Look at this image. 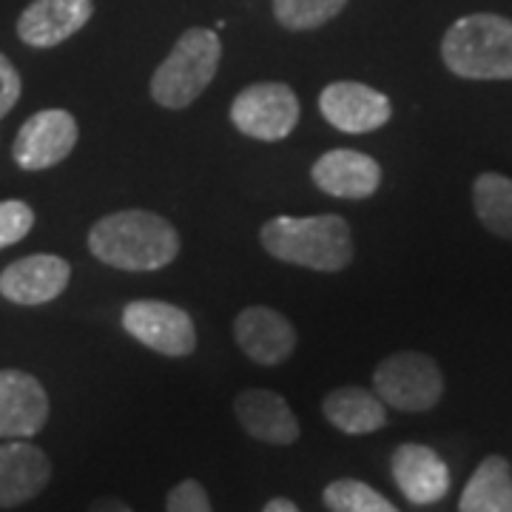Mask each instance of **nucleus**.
<instances>
[{
  "label": "nucleus",
  "instance_id": "nucleus-23",
  "mask_svg": "<svg viewBox=\"0 0 512 512\" xmlns=\"http://www.w3.org/2000/svg\"><path fill=\"white\" fill-rule=\"evenodd\" d=\"M35 228V211L23 200L0 202V248H9Z\"/></svg>",
  "mask_w": 512,
  "mask_h": 512
},
{
  "label": "nucleus",
  "instance_id": "nucleus-26",
  "mask_svg": "<svg viewBox=\"0 0 512 512\" xmlns=\"http://www.w3.org/2000/svg\"><path fill=\"white\" fill-rule=\"evenodd\" d=\"M89 512H134L128 507L126 501H120V498H97Z\"/></svg>",
  "mask_w": 512,
  "mask_h": 512
},
{
  "label": "nucleus",
  "instance_id": "nucleus-14",
  "mask_svg": "<svg viewBox=\"0 0 512 512\" xmlns=\"http://www.w3.org/2000/svg\"><path fill=\"white\" fill-rule=\"evenodd\" d=\"M92 15V0H32L18 18V37L32 49H52L77 35Z\"/></svg>",
  "mask_w": 512,
  "mask_h": 512
},
{
  "label": "nucleus",
  "instance_id": "nucleus-5",
  "mask_svg": "<svg viewBox=\"0 0 512 512\" xmlns=\"http://www.w3.org/2000/svg\"><path fill=\"white\" fill-rule=\"evenodd\" d=\"M373 393L399 413H427L444 396V376L427 353L399 350L376 365Z\"/></svg>",
  "mask_w": 512,
  "mask_h": 512
},
{
  "label": "nucleus",
  "instance_id": "nucleus-9",
  "mask_svg": "<svg viewBox=\"0 0 512 512\" xmlns=\"http://www.w3.org/2000/svg\"><path fill=\"white\" fill-rule=\"evenodd\" d=\"M319 111L330 126L345 134H370L376 128L387 126L393 106L387 94L370 89L356 80L330 83L319 94Z\"/></svg>",
  "mask_w": 512,
  "mask_h": 512
},
{
  "label": "nucleus",
  "instance_id": "nucleus-20",
  "mask_svg": "<svg viewBox=\"0 0 512 512\" xmlns=\"http://www.w3.org/2000/svg\"><path fill=\"white\" fill-rule=\"evenodd\" d=\"M473 205L481 225L501 239H512V180L504 174H478L473 183Z\"/></svg>",
  "mask_w": 512,
  "mask_h": 512
},
{
  "label": "nucleus",
  "instance_id": "nucleus-19",
  "mask_svg": "<svg viewBox=\"0 0 512 512\" xmlns=\"http://www.w3.org/2000/svg\"><path fill=\"white\" fill-rule=\"evenodd\" d=\"M458 512H512V467L504 456H487L458 498Z\"/></svg>",
  "mask_w": 512,
  "mask_h": 512
},
{
  "label": "nucleus",
  "instance_id": "nucleus-1",
  "mask_svg": "<svg viewBox=\"0 0 512 512\" xmlns=\"http://www.w3.org/2000/svg\"><path fill=\"white\" fill-rule=\"evenodd\" d=\"M89 251L109 268L128 274H148L177 259L180 234L171 222L154 211L126 208L94 222L89 231Z\"/></svg>",
  "mask_w": 512,
  "mask_h": 512
},
{
  "label": "nucleus",
  "instance_id": "nucleus-15",
  "mask_svg": "<svg viewBox=\"0 0 512 512\" xmlns=\"http://www.w3.org/2000/svg\"><path fill=\"white\" fill-rule=\"evenodd\" d=\"M390 473L410 504L430 507L450 493V470L427 444H402L390 458Z\"/></svg>",
  "mask_w": 512,
  "mask_h": 512
},
{
  "label": "nucleus",
  "instance_id": "nucleus-24",
  "mask_svg": "<svg viewBox=\"0 0 512 512\" xmlns=\"http://www.w3.org/2000/svg\"><path fill=\"white\" fill-rule=\"evenodd\" d=\"M165 512H214L211 510V498L205 493L200 481L185 478L180 481L168 498H165Z\"/></svg>",
  "mask_w": 512,
  "mask_h": 512
},
{
  "label": "nucleus",
  "instance_id": "nucleus-11",
  "mask_svg": "<svg viewBox=\"0 0 512 512\" xmlns=\"http://www.w3.org/2000/svg\"><path fill=\"white\" fill-rule=\"evenodd\" d=\"M72 265L57 254H32L0 274V296L15 305H46L66 291Z\"/></svg>",
  "mask_w": 512,
  "mask_h": 512
},
{
  "label": "nucleus",
  "instance_id": "nucleus-12",
  "mask_svg": "<svg viewBox=\"0 0 512 512\" xmlns=\"http://www.w3.org/2000/svg\"><path fill=\"white\" fill-rule=\"evenodd\" d=\"M234 339L242 353L262 367H276L288 362L296 350V330L274 308L251 305L234 319Z\"/></svg>",
  "mask_w": 512,
  "mask_h": 512
},
{
  "label": "nucleus",
  "instance_id": "nucleus-17",
  "mask_svg": "<svg viewBox=\"0 0 512 512\" xmlns=\"http://www.w3.org/2000/svg\"><path fill=\"white\" fill-rule=\"evenodd\" d=\"M234 413L242 430L256 441L288 447L299 439V421L293 416L291 404L274 390H242L234 399Z\"/></svg>",
  "mask_w": 512,
  "mask_h": 512
},
{
  "label": "nucleus",
  "instance_id": "nucleus-4",
  "mask_svg": "<svg viewBox=\"0 0 512 512\" xmlns=\"http://www.w3.org/2000/svg\"><path fill=\"white\" fill-rule=\"evenodd\" d=\"M222 57L220 35L214 29H185L151 77V97L171 111L188 109L217 77Z\"/></svg>",
  "mask_w": 512,
  "mask_h": 512
},
{
  "label": "nucleus",
  "instance_id": "nucleus-8",
  "mask_svg": "<svg viewBox=\"0 0 512 512\" xmlns=\"http://www.w3.org/2000/svg\"><path fill=\"white\" fill-rule=\"evenodd\" d=\"M80 140V128L69 111L46 109L32 114L12 143V160L23 171H43L63 163Z\"/></svg>",
  "mask_w": 512,
  "mask_h": 512
},
{
  "label": "nucleus",
  "instance_id": "nucleus-13",
  "mask_svg": "<svg viewBox=\"0 0 512 512\" xmlns=\"http://www.w3.org/2000/svg\"><path fill=\"white\" fill-rule=\"evenodd\" d=\"M311 180L319 191L339 200H367L382 185V165L353 148H333L311 168Z\"/></svg>",
  "mask_w": 512,
  "mask_h": 512
},
{
  "label": "nucleus",
  "instance_id": "nucleus-3",
  "mask_svg": "<svg viewBox=\"0 0 512 512\" xmlns=\"http://www.w3.org/2000/svg\"><path fill=\"white\" fill-rule=\"evenodd\" d=\"M441 60L464 80H512V20L490 12L456 20L441 40Z\"/></svg>",
  "mask_w": 512,
  "mask_h": 512
},
{
  "label": "nucleus",
  "instance_id": "nucleus-6",
  "mask_svg": "<svg viewBox=\"0 0 512 512\" xmlns=\"http://www.w3.org/2000/svg\"><path fill=\"white\" fill-rule=\"evenodd\" d=\"M299 97L291 86L265 80L251 83L231 103V123L239 134L259 143H279L299 123Z\"/></svg>",
  "mask_w": 512,
  "mask_h": 512
},
{
  "label": "nucleus",
  "instance_id": "nucleus-25",
  "mask_svg": "<svg viewBox=\"0 0 512 512\" xmlns=\"http://www.w3.org/2000/svg\"><path fill=\"white\" fill-rule=\"evenodd\" d=\"M20 92H23V83H20L18 69L0 52V120L18 106Z\"/></svg>",
  "mask_w": 512,
  "mask_h": 512
},
{
  "label": "nucleus",
  "instance_id": "nucleus-16",
  "mask_svg": "<svg viewBox=\"0 0 512 512\" xmlns=\"http://www.w3.org/2000/svg\"><path fill=\"white\" fill-rule=\"evenodd\" d=\"M52 481V461L29 441L0 444V510H12L46 490Z\"/></svg>",
  "mask_w": 512,
  "mask_h": 512
},
{
  "label": "nucleus",
  "instance_id": "nucleus-18",
  "mask_svg": "<svg viewBox=\"0 0 512 512\" xmlns=\"http://www.w3.org/2000/svg\"><path fill=\"white\" fill-rule=\"evenodd\" d=\"M325 419L348 433V436H367L387 424V404L365 387H336L322 399Z\"/></svg>",
  "mask_w": 512,
  "mask_h": 512
},
{
  "label": "nucleus",
  "instance_id": "nucleus-27",
  "mask_svg": "<svg viewBox=\"0 0 512 512\" xmlns=\"http://www.w3.org/2000/svg\"><path fill=\"white\" fill-rule=\"evenodd\" d=\"M262 512H299V507L293 504L291 498H271Z\"/></svg>",
  "mask_w": 512,
  "mask_h": 512
},
{
  "label": "nucleus",
  "instance_id": "nucleus-7",
  "mask_svg": "<svg viewBox=\"0 0 512 512\" xmlns=\"http://www.w3.org/2000/svg\"><path fill=\"white\" fill-rule=\"evenodd\" d=\"M123 328L140 345L171 359L191 356L197 348V328L191 313L160 299L128 302L123 308Z\"/></svg>",
  "mask_w": 512,
  "mask_h": 512
},
{
  "label": "nucleus",
  "instance_id": "nucleus-21",
  "mask_svg": "<svg viewBox=\"0 0 512 512\" xmlns=\"http://www.w3.org/2000/svg\"><path fill=\"white\" fill-rule=\"evenodd\" d=\"M348 0H274L276 23L288 32H311L336 18Z\"/></svg>",
  "mask_w": 512,
  "mask_h": 512
},
{
  "label": "nucleus",
  "instance_id": "nucleus-2",
  "mask_svg": "<svg viewBox=\"0 0 512 512\" xmlns=\"http://www.w3.org/2000/svg\"><path fill=\"white\" fill-rule=\"evenodd\" d=\"M259 242L279 262L322 271V274L345 271L356 251L348 220L339 214L274 217L262 225Z\"/></svg>",
  "mask_w": 512,
  "mask_h": 512
},
{
  "label": "nucleus",
  "instance_id": "nucleus-10",
  "mask_svg": "<svg viewBox=\"0 0 512 512\" xmlns=\"http://www.w3.org/2000/svg\"><path fill=\"white\" fill-rule=\"evenodd\" d=\"M49 421V396L32 373L0 370V439H32Z\"/></svg>",
  "mask_w": 512,
  "mask_h": 512
},
{
  "label": "nucleus",
  "instance_id": "nucleus-22",
  "mask_svg": "<svg viewBox=\"0 0 512 512\" xmlns=\"http://www.w3.org/2000/svg\"><path fill=\"white\" fill-rule=\"evenodd\" d=\"M325 507L330 512H399L379 490H373L365 481L339 478L325 487Z\"/></svg>",
  "mask_w": 512,
  "mask_h": 512
}]
</instances>
